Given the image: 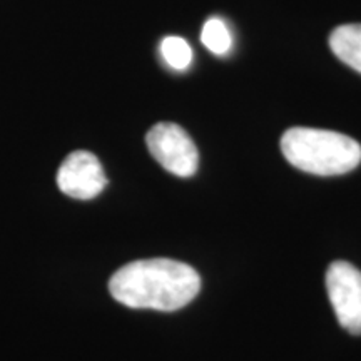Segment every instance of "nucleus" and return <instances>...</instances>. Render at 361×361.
<instances>
[{
    "label": "nucleus",
    "mask_w": 361,
    "mask_h": 361,
    "mask_svg": "<svg viewBox=\"0 0 361 361\" xmlns=\"http://www.w3.org/2000/svg\"><path fill=\"white\" fill-rule=\"evenodd\" d=\"M200 290L196 269L166 258L134 261L117 269L109 281L112 298L134 310L178 311L191 303Z\"/></svg>",
    "instance_id": "f257e3e1"
},
{
    "label": "nucleus",
    "mask_w": 361,
    "mask_h": 361,
    "mask_svg": "<svg viewBox=\"0 0 361 361\" xmlns=\"http://www.w3.org/2000/svg\"><path fill=\"white\" fill-rule=\"evenodd\" d=\"M284 159L296 169L314 176L346 174L361 162V146L335 130L291 128L281 137Z\"/></svg>",
    "instance_id": "f03ea898"
},
{
    "label": "nucleus",
    "mask_w": 361,
    "mask_h": 361,
    "mask_svg": "<svg viewBox=\"0 0 361 361\" xmlns=\"http://www.w3.org/2000/svg\"><path fill=\"white\" fill-rule=\"evenodd\" d=\"M146 144L151 156L171 174L191 178L197 171V147L180 126L174 123L156 124L149 129Z\"/></svg>",
    "instance_id": "7ed1b4c3"
},
{
    "label": "nucleus",
    "mask_w": 361,
    "mask_h": 361,
    "mask_svg": "<svg viewBox=\"0 0 361 361\" xmlns=\"http://www.w3.org/2000/svg\"><path fill=\"white\" fill-rule=\"evenodd\" d=\"M326 291L338 323L351 335H361V271L335 261L326 271Z\"/></svg>",
    "instance_id": "20e7f679"
},
{
    "label": "nucleus",
    "mask_w": 361,
    "mask_h": 361,
    "mask_svg": "<svg viewBox=\"0 0 361 361\" xmlns=\"http://www.w3.org/2000/svg\"><path fill=\"white\" fill-rule=\"evenodd\" d=\"M107 184L102 164L92 152L75 151L61 164L57 173V186L66 196L74 200H94Z\"/></svg>",
    "instance_id": "39448f33"
},
{
    "label": "nucleus",
    "mask_w": 361,
    "mask_h": 361,
    "mask_svg": "<svg viewBox=\"0 0 361 361\" xmlns=\"http://www.w3.org/2000/svg\"><path fill=\"white\" fill-rule=\"evenodd\" d=\"M329 47L340 61L361 74V24L336 27L329 35Z\"/></svg>",
    "instance_id": "423d86ee"
},
{
    "label": "nucleus",
    "mask_w": 361,
    "mask_h": 361,
    "mask_svg": "<svg viewBox=\"0 0 361 361\" xmlns=\"http://www.w3.org/2000/svg\"><path fill=\"white\" fill-rule=\"evenodd\" d=\"M201 42L214 56H226L233 49V34L221 17H211L202 25Z\"/></svg>",
    "instance_id": "0eeeda50"
},
{
    "label": "nucleus",
    "mask_w": 361,
    "mask_h": 361,
    "mask_svg": "<svg viewBox=\"0 0 361 361\" xmlns=\"http://www.w3.org/2000/svg\"><path fill=\"white\" fill-rule=\"evenodd\" d=\"M159 52L162 61L174 71H186L192 64V49L186 39L178 37V35H169L161 40Z\"/></svg>",
    "instance_id": "6e6552de"
}]
</instances>
